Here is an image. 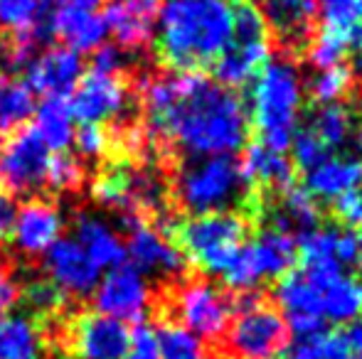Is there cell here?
Masks as SVG:
<instances>
[{
  "label": "cell",
  "mask_w": 362,
  "mask_h": 359,
  "mask_svg": "<svg viewBox=\"0 0 362 359\" xmlns=\"http://www.w3.org/2000/svg\"><path fill=\"white\" fill-rule=\"evenodd\" d=\"M148 133L190 158L234 155L249 138V111L237 91L195 72L151 77L144 84Z\"/></svg>",
  "instance_id": "1"
},
{
  "label": "cell",
  "mask_w": 362,
  "mask_h": 359,
  "mask_svg": "<svg viewBox=\"0 0 362 359\" xmlns=\"http://www.w3.org/2000/svg\"><path fill=\"white\" fill-rule=\"evenodd\" d=\"M156 52L175 72L215 67L232 39V0H160Z\"/></svg>",
  "instance_id": "2"
},
{
  "label": "cell",
  "mask_w": 362,
  "mask_h": 359,
  "mask_svg": "<svg viewBox=\"0 0 362 359\" xmlns=\"http://www.w3.org/2000/svg\"><path fill=\"white\" fill-rule=\"evenodd\" d=\"M252 123L257 128L259 145L286 153L293 133L298 130V116L303 106V82L293 62L269 59L252 84Z\"/></svg>",
  "instance_id": "3"
},
{
  "label": "cell",
  "mask_w": 362,
  "mask_h": 359,
  "mask_svg": "<svg viewBox=\"0 0 362 359\" xmlns=\"http://www.w3.org/2000/svg\"><path fill=\"white\" fill-rule=\"evenodd\" d=\"M175 197L192 217L257 207L232 155L192 158L175 178Z\"/></svg>",
  "instance_id": "4"
},
{
  "label": "cell",
  "mask_w": 362,
  "mask_h": 359,
  "mask_svg": "<svg viewBox=\"0 0 362 359\" xmlns=\"http://www.w3.org/2000/svg\"><path fill=\"white\" fill-rule=\"evenodd\" d=\"M247 221L234 212L217 214H195L175 226L177 249L185 261H192L197 269L222 276L232 259L247 244Z\"/></svg>",
  "instance_id": "5"
},
{
  "label": "cell",
  "mask_w": 362,
  "mask_h": 359,
  "mask_svg": "<svg viewBox=\"0 0 362 359\" xmlns=\"http://www.w3.org/2000/svg\"><path fill=\"white\" fill-rule=\"evenodd\" d=\"M237 320L227 327V342L237 359H279L288 347V327L257 293H242L234 303Z\"/></svg>",
  "instance_id": "6"
},
{
  "label": "cell",
  "mask_w": 362,
  "mask_h": 359,
  "mask_svg": "<svg viewBox=\"0 0 362 359\" xmlns=\"http://www.w3.org/2000/svg\"><path fill=\"white\" fill-rule=\"evenodd\" d=\"M296 256L298 251H296L293 236L284 229L269 226L252 244H244L239 249L222 278L232 291L249 293L267 278L272 281V278H281L293 271Z\"/></svg>",
  "instance_id": "7"
},
{
  "label": "cell",
  "mask_w": 362,
  "mask_h": 359,
  "mask_svg": "<svg viewBox=\"0 0 362 359\" xmlns=\"http://www.w3.org/2000/svg\"><path fill=\"white\" fill-rule=\"evenodd\" d=\"M320 30L308 47V62L315 69L343 64L350 49H362L360 0H318Z\"/></svg>",
  "instance_id": "8"
},
{
  "label": "cell",
  "mask_w": 362,
  "mask_h": 359,
  "mask_svg": "<svg viewBox=\"0 0 362 359\" xmlns=\"http://www.w3.org/2000/svg\"><path fill=\"white\" fill-rule=\"evenodd\" d=\"M52 155L33 126L20 128L0 145V190L8 195H33L47 187Z\"/></svg>",
  "instance_id": "9"
},
{
  "label": "cell",
  "mask_w": 362,
  "mask_h": 359,
  "mask_svg": "<svg viewBox=\"0 0 362 359\" xmlns=\"http://www.w3.org/2000/svg\"><path fill=\"white\" fill-rule=\"evenodd\" d=\"M173 305H175V315L182 322V327L200 340L222 337L234 315V303L227 298V293L202 278L182 283L177 288Z\"/></svg>",
  "instance_id": "10"
},
{
  "label": "cell",
  "mask_w": 362,
  "mask_h": 359,
  "mask_svg": "<svg viewBox=\"0 0 362 359\" xmlns=\"http://www.w3.org/2000/svg\"><path fill=\"white\" fill-rule=\"evenodd\" d=\"M94 195L101 205L119 209L121 217H141V212L160 207L163 185L151 170L124 165L101 175Z\"/></svg>",
  "instance_id": "11"
},
{
  "label": "cell",
  "mask_w": 362,
  "mask_h": 359,
  "mask_svg": "<svg viewBox=\"0 0 362 359\" xmlns=\"http://www.w3.org/2000/svg\"><path fill=\"white\" fill-rule=\"evenodd\" d=\"M94 305L101 315L119 322L144 320L151 308V286L146 276L131 264L109 269L94 288Z\"/></svg>",
  "instance_id": "12"
},
{
  "label": "cell",
  "mask_w": 362,
  "mask_h": 359,
  "mask_svg": "<svg viewBox=\"0 0 362 359\" xmlns=\"http://www.w3.org/2000/svg\"><path fill=\"white\" fill-rule=\"evenodd\" d=\"M124 229L129 231L126 259L141 273L158 278H175L187 269L182 251L168 239V234L158 231L141 217H124Z\"/></svg>",
  "instance_id": "13"
},
{
  "label": "cell",
  "mask_w": 362,
  "mask_h": 359,
  "mask_svg": "<svg viewBox=\"0 0 362 359\" xmlns=\"http://www.w3.org/2000/svg\"><path fill=\"white\" fill-rule=\"evenodd\" d=\"M126 106H129V89L119 79V74H101L91 69L72 91L69 111L79 123L104 126L119 118Z\"/></svg>",
  "instance_id": "14"
},
{
  "label": "cell",
  "mask_w": 362,
  "mask_h": 359,
  "mask_svg": "<svg viewBox=\"0 0 362 359\" xmlns=\"http://www.w3.org/2000/svg\"><path fill=\"white\" fill-rule=\"evenodd\" d=\"M45 273L54 288L72 298H86L94 293L101 278V269L89 259L84 249L74 239L59 236L45 254Z\"/></svg>",
  "instance_id": "15"
},
{
  "label": "cell",
  "mask_w": 362,
  "mask_h": 359,
  "mask_svg": "<svg viewBox=\"0 0 362 359\" xmlns=\"http://www.w3.org/2000/svg\"><path fill=\"white\" fill-rule=\"evenodd\" d=\"M25 72V87L45 99H67L84 77L81 57L69 47H49L35 54Z\"/></svg>",
  "instance_id": "16"
},
{
  "label": "cell",
  "mask_w": 362,
  "mask_h": 359,
  "mask_svg": "<svg viewBox=\"0 0 362 359\" xmlns=\"http://www.w3.org/2000/svg\"><path fill=\"white\" fill-rule=\"evenodd\" d=\"M129 327L101 312H86L72 322L69 350L74 359H124L129 347Z\"/></svg>",
  "instance_id": "17"
},
{
  "label": "cell",
  "mask_w": 362,
  "mask_h": 359,
  "mask_svg": "<svg viewBox=\"0 0 362 359\" xmlns=\"http://www.w3.org/2000/svg\"><path fill=\"white\" fill-rule=\"evenodd\" d=\"M276 300L284 310V322L296 337H308L325 330L320 293L300 271H288L276 286Z\"/></svg>",
  "instance_id": "18"
},
{
  "label": "cell",
  "mask_w": 362,
  "mask_h": 359,
  "mask_svg": "<svg viewBox=\"0 0 362 359\" xmlns=\"http://www.w3.org/2000/svg\"><path fill=\"white\" fill-rule=\"evenodd\" d=\"M160 0H106L104 25L119 49H141L156 32Z\"/></svg>",
  "instance_id": "19"
},
{
  "label": "cell",
  "mask_w": 362,
  "mask_h": 359,
  "mask_svg": "<svg viewBox=\"0 0 362 359\" xmlns=\"http://www.w3.org/2000/svg\"><path fill=\"white\" fill-rule=\"evenodd\" d=\"M62 234V214L47 200H28L10 229L13 246L23 256H45Z\"/></svg>",
  "instance_id": "20"
},
{
  "label": "cell",
  "mask_w": 362,
  "mask_h": 359,
  "mask_svg": "<svg viewBox=\"0 0 362 359\" xmlns=\"http://www.w3.org/2000/svg\"><path fill=\"white\" fill-rule=\"evenodd\" d=\"M262 13L281 44L300 49L310 39V25L318 18V0H262Z\"/></svg>",
  "instance_id": "21"
},
{
  "label": "cell",
  "mask_w": 362,
  "mask_h": 359,
  "mask_svg": "<svg viewBox=\"0 0 362 359\" xmlns=\"http://www.w3.org/2000/svg\"><path fill=\"white\" fill-rule=\"evenodd\" d=\"M49 35L59 37L64 47L79 52L99 49L106 39V25L99 13H84V10L69 8H52L47 20Z\"/></svg>",
  "instance_id": "22"
},
{
  "label": "cell",
  "mask_w": 362,
  "mask_h": 359,
  "mask_svg": "<svg viewBox=\"0 0 362 359\" xmlns=\"http://www.w3.org/2000/svg\"><path fill=\"white\" fill-rule=\"evenodd\" d=\"M74 241L89 254L99 269L126 264V241L111 224L94 214H79L74 221Z\"/></svg>",
  "instance_id": "23"
},
{
  "label": "cell",
  "mask_w": 362,
  "mask_h": 359,
  "mask_svg": "<svg viewBox=\"0 0 362 359\" xmlns=\"http://www.w3.org/2000/svg\"><path fill=\"white\" fill-rule=\"evenodd\" d=\"M362 187V160L353 155H330L320 165L305 173V192L315 200L333 202L335 197Z\"/></svg>",
  "instance_id": "24"
},
{
  "label": "cell",
  "mask_w": 362,
  "mask_h": 359,
  "mask_svg": "<svg viewBox=\"0 0 362 359\" xmlns=\"http://www.w3.org/2000/svg\"><path fill=\"white\" fill-rule=\"evenodd\" d=\"M244 185L252 187H267V190L284 192L293 187V165L286 160L284 153L264 148L259 143H252L244 153V160L239 163Z\"/></svg>",
  "instance_id": "25"
},
{
  "label": "cell",
  "mask_w": 362,
  "mask_h": 359,
  "mask_svg": "<svg viewBox=\"0 0 362 359\" xmlns=\"http://www.w3.org/2000/svg\"><path fill=\"white\" fill-rule=\"evenodd\" d=\"M323 320L328 322H353L362 317V281L350 273H343L328 286L318 288Z\"/></svg>",
  "instance_id": "26"
},
{
  "label": "cell",
  "mask_w": 362,
  "mask_h": 359,
  "mask_svg": "<svg viewBox=\"0 0 362 359\" xmlns=\"http://www.w3.org/2000/svg\"><path fill=\"white\" fill-rule=\"evenodd\" d=\"M37 138L49 153H64L74 140V118L64 99H45L33 123Z\"/></svg>",
  "instance_id": "27"
},
{
  "label": "cell",
  "mask_w": 362,
  "mask_h": 359,
  "mask_svg": "<svg viewBox=\"0 0 362 359\" xmlns=\"http://www.w3.org/2000/svg\"><path fill=\"white\" fill-rule=\"evenodd\" d=\"M52 0H0V28L13 35H30L42 42L49 37Z\"/></svg>",
  "instance_id": "28"
},
{
  "label": "cell",
  "mask_w": 362,
  "mask_h": 359,
  "mask_svg": "<svg viewBox=\"0 0 362 359\" xmlns=\"http://www.w3.org/2000/svg\"><path fill=\"white\" fill-rule=\"evenodd\" d=\"M355 121H358V111L338 101V104L318 106V109L313 111V116H310L308 130L330 150V153H335V150L348 148Z\"/></svg>",
  "instance_id": "29"
},
{
  "label": "cell",
  "mask_w": 362,
  "mask_h": 359,
  "mask_svg": "<svg viewBox=\"0 0 362 359\" xmlns=\"http://www.w3.org/2000/svg\"><path fill=\"white\" fill-rule=\"evenodd\" d=\"M281 195V209L276 214V221L272 226L284 229L291 234V229H298L300 234L308 229H315L320 219L318 202L310 192H305L303 187H288V190L279 192Z\"/></svg>",
  "instance_id": "30"
},
{
  "label": "cell",
  "mask_w": 362,
  "mask_h": 359,
  "mask_svg": "<svg viewBox=\"0 0 362 359\" xmlns=\"http://www.w3.org/2000/svg\"><path fill=\"white\" fill-rule=\"evenodd\" d=\"M40 332L33 320L10 315L0 320V359H37Z\"/></svg>",
  "instance_id": "31"
},
{
  "label": "cell",
  "mask_w": 362,
  "mask_h": 359,
  "mask_svg": "<svg viewBox=\"0 0 362 359\" xmlns=\"http://www.w3.org/2000/svg\"><path fill=\"white\" fill-rule=\"evenodd\" d=\"M33 91L10 74L0 72V130L20 128L33 116Z\"/></svg>",
  "instance_id": "32"
},
{
  "label": "cell",
  "mask_w": 362,
  "mask_h": 359,
  "mask_svg": "<svg viewBox=\"0 0 362 359\" xmlns=\"http://www.w3.org/2000/svg\"><path fill=\"white\" fill-rule=\"evenodd\" d=\"M158 359H207L205 340L192 335L182 325L165 322L156 330Z\"/></svg>",
  "instance_id": "33"
},
{
  "label": "cell",
  "mask_w": 362,
  "mask_h": 359,
  "mask_svg": "<svg viewBox=\"0 0 362 359\" xmlns=\"http://www.w3.org/2000/svg\"><path fill=\"white\" fill-rule=\"evenodd\" d=\"M286 359H350L348 345L343 332L320 330L315 335L298 337L291 347H286Z\"/></svg>",
  "instance_id": "34"
},
{
  "label": "cell",
  "mask_w": 362,
  "mask_h": 359,
  "mask_svg": "<svg viewBox=\"0 0 362 359\" xmlns=\"http://www.w3.org/2000/svg\"><path fill=\"white\" fill-rule=\"evenodd\" d=\"M353 89V69L345 64H335L330 69H320L308 84L310 99L318 106L325 104H338L348 91Z\"/></svg>",
  "instance_id": "35"
},
{
  "label": "cell",
  "mask_w": 362,
  "mask_h": 359,
  "mask_svg": "<svg viewBox=\"0 0 362 359\" xmlns=\"http://www.w3.org/2000/svg\"><path fill=\"white\" fill-rule=\"evenodd\" d=\"M37 42L40 39L30 37V35H13V37H5L3 42H0V69H5V72L25 69L30 64V59L35 57Z\"/></svg>",
  "instance_id": "36"
},
{
  "label": "cell",
  "mask_w": 362,
  "mask_h": 359,
  "mask_svg": "<svg viewBox=\"0 0 362 359\" xmlns=\"http://www.w3.org/2000/svg\"><path fill=\"white\" fill-rule=\"evenodd\" d=\"M84 180V168L76 158L67 153H54L49 160V173H47V187L59 192L76 190Z\"/></svg>",
  "instance_id": "37"
},
{
  "label": "cell",
  "mask_w": 362,
  "mask_h": 359,
  "mask_svg": "<svg viewBox=\"0 0 362 359\" xmlns=\"http://www.w3.org/2000/svg\"><path fill=\"white\" fill-rule=\"evenodd\" d=\"M291 150H293V160L300 170H313L315 165H320L325 158H330V150L310 133L308 128H298L293 133V140H291Z\"/></svg>",
  "instance_id": "38"
},
{
  "label": "cell",
  "mask_w": 362,
  "mask_h": 359,
  "mask_svg": "<svg viewBox=\"0 0 362 359\" xmlns=\"http://www.w3.org/2000/svg\"><path fill=\"white\" fill-rule=\"evenodd\" d=\"M81 158H101L106 155L111 145V138L106 133L104 126H91V123H81L79 130H74V140Z\"/></svg>",
  "instance_id": "39"
},
{
  "label": "cell",
  "mask_w": 362,
  "mask_h": 359,
  "mask_svg": "<svg viewBox=\"0 0 362 359\" xmlns=\"http://www.w3.org/2000/svg\"><path fill=\"white\" fill-rule=\"evenodd\" d=\"M28 303L35 308L37 312H42V315H52V312H57L59 308L67 303V296H64L59 288H54L52 283L47 281V278H42V281H35L28 286Z\"/></svg>",
  "instance_id": "40"
},
{
  "label": "cell",
  "mask_w": 362,
  "mask_h": 359,
  "mask_svg": "<svg viewBox=\"0 0 362 359\" xmlns=\"http://www.w3.org/2000/svg\"><path fill=\"white\" fill-rule=\"evenodd\" d=\"M124 359H158V335L151 325L141 322L129 337Z\"/></svg>",
  "instance_id": "41"
},
{
  "label": "cell",
  "mask_w": 362,
  "mask_h": 359,
  "mask_svg": "<svg viewBox=\"0 0 362 359\" xmlns=\"http://www.w3.org/2000/svg\"><path fill=\"white\" fill-rule=\"evenodd\" d=\"M333 214L340 224L345 226H362V187L350 190L345 195L335 197L333 202Z\"/></svg>",
  "instance_id": "42"
},
{
  "label": "cell",
  "mask_w": 362,
  "mask_h": 359,
  "mask_svg": "<svg viewBox=\"0 0 362 359\" xmlns=\"http://www.w3.org/2000/svg\"><path fill=\"white\" fill-rule=\"evenodd\" d=\"M91 69L101 74H119L124 69V52L116 44H101L99 49H94Z\"/></svg>",
  "instance_id": "43"
},
{
  "label": "cell",
  "mask_w": 362,
  "mask_h": 359,
  "mask_svg": "<svg viewBox=\"0 0 362 359\" xmlns=\"http://www.w3.org/2000/svg\"><path fill=\"white\" fill-rule=\"evenodd\" d=\"M20 300V286L13 276H10L8 269L0 266V315L8 310H13L15 303Z\"/></svg>",
  "instance_id": "44"
},
{
  "label": "cell",
  "mask_w": 362,
  "mask_h": 359,
  "mask_svg": "<svg viewBox=\"0 0 362 359\" xmlns=\"http://www.w3.org/2000/svg\"><path fill=\"white\" fill-rule=\"evenodd\" d=\"M15 214H18V205H15V197L0 190V241L8 239V236H10V229H13Z\"/></svg>",
  "instance_id": "45"
},
{
  "label": "cell",
  "mask_w": 362,
  "mask_h": 359,
  "mask_svg": "<svg viewBox=\"0 0 362 359\" xmlns=\"http://www.w3.org/2000/svg\"><path fill=\"white\" fill-rule=\"evenodd\" d=\"M343 337H345V345H348L350 355L362 357V317L350 322L348 330L343 332Z\"/></svg>",
  "instance_id": "46"
},
{
  "label": "cell",
  "mask_w": 362,
  "mask_h": 359,
  "mask_svg": "<svg viewBox=\"0 0 362 359\" xmlns=\"http://www.w3.org/2000/svg\"><path fill=\"white\" fill-rule=\"evenodd\" d=\"M106 0H52V8H69L84 10V13H96Z\"/></svg>",
  "instance_id": "47"
},
{
  "label": "cell",
  "mask_w": 362,
  "mask_h": 359,
  "mask_svg": "<svg viewBox=\"0 0 362 359\" xmlns=\"http://www.w3.org/2000/svg\"><path fill=\"white\" fill-rule=\"evenodd\" d=\"M348 148H350V153H353V158L362 160V114H358V121H355V126H353Z\"/></svg>",
  "instance_id": "48"
},
{
  "label": "cell",
  "mask_w": 362,
  "mask_h": 359,
  "mask_svg": "<svg viewBox=\"0 0 362 359\" xmlns=\"http://www.w3.org/2000/svg\"><path fill=\"white\" fill-rule=\"evenodd\" d=\"M358 234V251H355V269L362 273V229L355 231Z\"/></svg>",
  "instance_id": "49"
},
{
  "label": "cell",
  "mask_w": 362,
  "mask_h": 359,
  "mask_svg": "<svg viewBox=\"0 0 362 359\" xmlns=\"http://www.w3.org/2000/svg\"><path fill=\"white\" fill-rule=\"evenodd\" d=\"M215 359H237V357H229V355H219V357H215Z\"/></svg>",
  "instance_id": "50"
},
{
  "label": "cell",
  "mask_w": 362,
  "mask_h": 359,
  "mask_svg": "<svg viewBox=\"0 0 362 359\" xmlns=\"http://www.w3.org/2000/svg\"><path fill=\"white\" fill-rule=\"evenodd\" d=\"M358 74L362 77V57H360V62H358Z\"/></svg>",
  "instance_id": "51"
},
{
  "label": "cell",
  "mask_w": 362,
  "mask_h": 359,
  "mask_svg": "<svg viewBox=\"0 0 362 359\" xmlns=\"http://www.w3.org/2000/svg\"><path fill=\"white\" fill-rule=\"evenodd\" d=\"M358 359H362V357H358Z\"/></svg>",
  "instance_id": "52"
}]
</instances>
